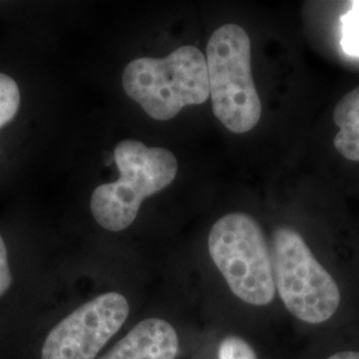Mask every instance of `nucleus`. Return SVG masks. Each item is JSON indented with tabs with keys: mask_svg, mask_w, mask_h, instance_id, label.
Returning <instances> with one entry per match:
<instances>
[{
	"mask_svg": "<svg viewBox=\"0 0 359 359\" xmlns=\"http://www.w3.org/2000/svg\"><path fill=\"white\" fill-rule=\"evenodd\" d=\"M118 180L99 185L90 197L95 221L107 231H121L137 217L142 201L161 192L176 179L179 163L175 154L160 147H147L137 140L116 145Z\"/></svg>",
	"mask_w": 359,
	"mask_h": 359,
	"instance_id": "f257e3e1",
	"label": "nucleus"
},
{
	"mask_svg": "<svg viewBox=\"0 0 359 359\" xmlns=\"http://www.w3.org/2000/svg\"><path fill=\"white\" fill-rule=\"evenodd\" d=\"M123 88L147 115L172 120L210 97L206 57L197 47L182 46L163 59H135L123 72Z\"/></svg>",
	"mask_w": 359,
	"mask_h": 359,
	"instance_id": "f03ea898",
	"label": "nucleus"
},
{
	"mask_svg": "<svg viewBox=\"0 0 359 359\" xmlns=\"http://www.w3.org/2000/svg\"><path fill=\"white\" fill-rule=\"evenodd\" d=\"M212 108L233 133H246L261 118L262 105L252 75L250 39L243 27L217 28L206 44Z\"/></svg>",
	"mask_w": 359,
	"mask_h": 359,
	"instance_id": "7ed1b4c3",
	"label": "nucleus"
},
{
	"mask_svg": "<svg viewBox=\"0 0 359 359\" xmlns=\"http://www.w3.org/2000/svg\"><path fill=\"white\" fill-rule=\"evenodd\" d=\"M208 248L233 294L253 306H266L274 299L271 253L255 218L245 213L219 218L210 229Z\"/></svg>",
	"mask_w": 359,
	"mask_h": 359,
	"instance_id": "20e7f679",
	"label": "nucleus"
},
{
	"mask_svg": "<svg viewBox=\"0 0 359 359\" xmlns=\"http://www.w3.org/2000/svg\"><path fill=\"white\" fill-rule=\"evenodd\" d=\"M276 290L295 318L310 325L329 321L341 305V290L298 231L278 228L273 233Z\"/></svg>",
	"mask_w": 359,
	"mask_h": 359,
	"instance_id": "39448f33",
	"label": "nucleus"
},
{
	"mask_svg": "<svg viewBox=\"0 0 359 359\" xmlns=\"http://www.w3.org/2000/svg\"><path fill=\"white\" fill-rule=\"evenodd\" d=\"M129 316L128 299L120 293L97 295L80 305L47 334L40 359H95Z\"/></svg>",
	"mask_w": 359,
	"mask_h": 359,
	"instance_id": "423d86ee",
	"label": "nucleus"
},
{
	"mask_svg": "<svg viewBox=\"0 0 359 359\" xmlns=\"http://www.w3.org/2000/svg\"><path fill=\"white\" fill-rule=\"evenodd\" d=\"M179 348L173 325L161 318H147L99 359H176Z\"/></svg>",
	"mask_w": 359,
	"mask_h": 359,
	"instance_id": "0eeeda50",
	"label": "nucleus"
},
{
	"mask_svg": "<svg viewBox=\"0 0 359 359\" xmlns=\"http://www.w3.org/2000/svg\"><path fill=\"white\" fill-rule=\"evenodd\" d=\"M333 120L338 127L333 140L335 151L348 161L359 163V86L334 107Z\"/></svg>",
	"mask_w": 359,
	"mask_h": 359,
	"instance_id": "6e6552de",
	"label": "nucleus"
},
{
	"mask_svg": "<svg viewBox=\"0 0 359 359\" xmlns=\"http://www.w3.org/2000/svg\"><path fill=\"white\" fill-rule=\"evenodd\" d=\"M20 107V90L13 77L0 72V128L11 123Z\"/></svg>",
	"mask_w": 359,
	"mask_h": 359,
	"instance_id": "1a4fd4ad",
	"label": "nucleus"
},
{
	"mask_svg": "<svg viewBox=\"0 0 359 359\" xmlns=\"http://www.w3.org/2000/svg\"><path fill=\"white\" fill-rule=\"evenodd\" d=\"M342 48L350 56H359V1L342 18Z\"/></svg>",
	"mask_w": 359,
	"mask_h": 359,
	"instance_id": "9d476101",
	"label": "nucleus"
},
{
	"mask_svg": "<svg viewBox=\"0 0 359 359\" xmlns=\"http://www.w3.org/2000/svg\"><path fill=\"white\" fill-rule=\"evenodd\" d=\"M218 359H258L255 348L240 337H226L218 346Z\"/></svg>",
	"mask_w": 359,
	"mask_h": 359,
	"instance_id": "9b49d317",
	"label": "nucleus"
},
{
	"mask_svg": "<svg viewBox=\"0 0 359 359\" xmlns=\"http://www.w3.org/2000/svg\"><path fill=\"white\" fill-rule=\"evenodd\" d=\"M13 285V274L8 264V252L0 234V298L7 293Z\"/></svg>",
	"mask_w": 359,
	"mask_h": 359,
	"instance_id": "f8f14e48",
	"label": "nucleus"
},
{
	"mask_svg": "<svg viewBox=\"0 0 359 359\" xmlns=\"http://www.w3.org/2000/svg\"><path fill=\"white\" fill-rule=\"evenodd\" d=\"M327 359H359V351H350V350L339 351Z\"/></svg>",
	"mask_w": 359,
	"mask_h": 359,
	"instance_id": "ddd939ff",
	"label": "nucleus"
}]
</instances>
